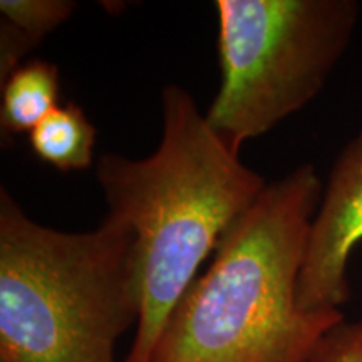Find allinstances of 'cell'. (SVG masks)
<instances>
[{"instance_id": "9", "label": "cell", "mask_w": 362, "mask_h": 362, "mask_svg": "<svg viewBox=\"0 0 362 362\" xmlns=\"http://www.w3.org/2000/svg\"><path fill=\"white\" fill-rule=\"evenodd\" d=\"M304 362H362V320L330 327Z\"/></svg>"}, {"instance_id": "3", "label": "cell", "mask_w": 362, "mask_h": 362, "mask_svg": "<svg viewBox=\"0 0 362 362\" xmlns=\"http://www.w3.org/2000/svg\"><path fill=\"white\" fill-rule=\"evenodd\" d=\"M138 315L124 225L106 215L90 232H59L0 189V362H117Z\"/></svg>"}, {"instance_id": "1", "label": "cell", "mask_w": 362, "mask_h": 362, "mask_svg": "<svg viewBox=\"0 0 362 362\" xmlns=\"http://www.w3.org/2000/svg\"><path fill=\"white\" fill-rule=\"evenodd\" d=\"M163 134L141 160L106 153L96 178L107 216L133 238L139 315L123 362H151L170 317L197 272L264 192L262 176L211 128L187 89L161 90Z\"/></svg>"}, {"instance_id": "6", "label": "cell", "mask_w": 362, "mask_h": 362, "mask_svg": "<svg viewBox=\"0 0 362 362\" xmlns=\"http://www.w3.org/2000/svg\"><path fill=\"white\" fill-rule=\"evenodd\" d=\"M61 74L54 62L33 59L2 83L0 131L2 139L29 134L59 106Z\"/></svg>"}, {"instance_id": "2", "label": "cell", "mask_w": 362, "mask_h": 362, "mask_svg": "<svg viewBox=\"0 0 362 362\" xmlns=\"http://www.w3.org/2000/svg\"><path fill=\"white\" fill-rule=\"evenodd\" d=\"M322 181L310 163L267 183L170 317L151 362H304L341 310L305 312L297 287Z\"/></svg>"}, {"instance_id": "5", "label": "cell", "mask_w": 362, "mask_h": 362, "mask_svg": "<svg viewBox=\"0 0 362 362\" xmlns=\"http://www.w3.org/2000/svg\"><path fill=\"white\" fill-rule=\"evenodd\" d=\"M362 242V128L344 146L312 220L297 287L305 312H334L349 300L347 265Z\"/></svg>"}, {"instance_id": "4", "label": "cell", "mask_w": 362, "mask_h": 362, "mask_svg": "<svg viewBox=\"0 0 362 362\" xmlns=\"http://www.w3.org/2000/svg\"><path fill=\"white\" fill-rule=\"evenodd\" d=\"M220 88L206 121L238 151L307 106L359 24L356 0H216Z\"/></svg>"}, {"instance_id": "8", "label": "cell", "mask_w": 362, "mask_h": 362, "mask_svg": "<svg viewBox=\"0 0 362 362\" xmlns=\"http://www.w3.org/2000/svg\"><path fill=\"white\" fill-rule=\"evenodd\" d=\"M30 149L59 171H83L93 165L96 128L76 103L59 104L29 133Z\"/></svg>"}, {"instance_id": "7", "label": "cell", "mask_w": 362, "mask_h": 362, "mask_svg": "<svg viewBox=\"0 0 362 362\" xmlns=\"http://www.w3.org/2000/svg\"><path fill=\"white\" fill-rule=\"evenodd\" d=\"M71 0H0V79L6 81L54 29L74 12Z\"/></svg>"}]
</instances>
